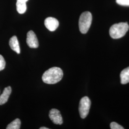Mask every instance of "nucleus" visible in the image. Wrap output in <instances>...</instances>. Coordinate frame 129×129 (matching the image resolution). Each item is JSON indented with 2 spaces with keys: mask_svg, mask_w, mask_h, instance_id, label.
Listing matches in <instances>:
<instances>
[{
  "mask_svg": "<svg viewBox=\"0 0 129 129\" xmlns=\"http://www.w3.org/2000/svg\"><path fill=\"white\" fill-rule=\"evenodd\" d=\"M63 77L62 70L58 67H53L47 70L43 74L42 80L48 84H54L58 82Z\"/></svg>",
  "mask_w": 129,
  "mask_h": 129,
  "instance_id": "nucleus-1",
  "label": "nucleus"
},
{
  "mask_svg": "<svg viewBox=\"0 0 129 129\" xmlns=\"http://www.w3.org/2000/svg\"><path fill=\"white\" fill-rule=\"evenodd\" d=\"M129 29V26L127 23H116L110 28V35L113 39H119L124 36Z\"/></svg>",
  "mask_w": 129,
  "mask_h": 129,
  "instance_id": "nucleus-2",
  "label": "nucleus"
},
{
  "mask_svg": "<svg viewBox=\"0 0 129 129\" xmlns=\"http://www.w3.org/2000/svg\"><path fill=\"white\" fill-rule=\"evenodd\" d=\"M92 20V14L89 12H85L81 14L78 22L80 32L83 34L88 32L91 26Z\"/></svg>",
  "mask_w": 129,
  "mask_h": 129,
  "instance_id": "nucleus-3",
  "label": "nucleus"
},
{
  "mask_svg": "<svg viewBox=\"0 0 129 129\" xmlns=\"http://www.w3.org/2000/svg\"><path fill=\"white\" fill-rule=\"evenodd\" d=\"M91 106V101L88 97L82 98L79 102V112L82 119H85L88 116Z\"/></svg>",
  "mask_w": 129,
  "mask_h": 129,
  "instance_id": "nucleus-4",
  "label": "nucleus"
},
{
  "mask_svg": "<svg viewBox=\"0 0 129 129\" xmlns=\"http://www.w3.org/2000/svg\"><path fill=\"white\" fill-rule=\"evenodd\" d=\"M49 117L52 121L55 124L61 125L63 123V118L60 111L57 109H52L49 111Z\"/></svg>",
  "mask_w": 129,
  "mask_h": 129,
  "instance_id": "nucleus-5",
  "label": "nucleus"
},
{
  "mask_svg": "<svg viewBox=\"0 0 129 129\" xmlns=\"http://www.w3.org/2000/svg\"><path fill=\"white\" fill-rule=\"evenodd\" d=\"M26 43L30 48H36L39 46V43L37 37L33 31H30L27 34Z\"/></svg>",
  "mask_w": 129,
  "mask_h": 129,
  "instance_id": "nucleus-6",
  "label": "nucleus"
},
{
  "mask_svg": "<svg viewBox=\"0 0 129 129\" xmlns=\"http://www.w3.org/2000/svg\"><path fill=\"white\" fill-rule=\"evenodd\" d=\"M45 25L46 28L50 31H55L59 26V22L56 19L49 17L45 20Z\"/></svg>",
  "mask_w": 129,
  "mask_h": 129,
  "instance_id": "nucleus-7",
  "label": "nucleus"
},
{
  "mask_svg": "<svg viewBox=\"0 0 129 129\" xmlns=\"http://www.w3.org/2000/svg\"><path fill=\"white\" fill-rule=\"evenodd\" d=\"M11 92L12 88L11 87L9 86L5 88L3 94L0 96V105H3L7 102Z\"/></svg>",
  "mask_w": 129,
  "mask_h": 129,
  "instance_id": "nucleus-8",
  "label": "nucleus"
},
{
  "mask_svg": "<svg viewBox=\"0 0 129 129\" xmlns=\"http://www.w3.org/2000/svg\"><path fill=\"white\" fill-rule=\"evenodd\" d=\"M9 46L11 49L17 54L20 53V48L18 40L16 36H13L10 38L9 40Z\"/></svg>",
  "mask_w": 129,
  "mask_h": 129,
  "instance_id": "nucleus-9",
  "label": "nucleus"
},
{
  "mask_svg": "<svg viewBox=\"0 0 129 129\" xmlns=\"http://www.w3.org/2000/svg\"><path fill=\"white\" fill-rule=\"evenodd\" d=\"M120 82L122 84L129 83V67L123 69L120 74Z\"/></svg>",
  "mask_w": 129,
  "mask_h": 129,
  "instance_id": "nucleus-10",
  "label": "nucleus"
},
{
  "mask_svg": "<svg viewBox=\"0 0 129 129\" xmlns=\"http://www.w3.org/2000/svg\"><path fill=\"white\" fill-rule=\"evenodd\" d=\"M21 120L19 119H16L10 124L6 127L7 129H19L21 127Z\"/></svg>",
  "mask_w": 129,
  "mask_h": 129,
  "instance_id": "nucleus-11",
  "label": "nucleus"
},
{
  "mask_svg": "<svg viewBox=\"0 0 129 129\" xmlns=\"http://www.w3.org/2000/svg\"><path fill=\"white\" fill-rule=\"evenodd\" d=\"M16 10L19 14H23L26 12L27 6L26 3L16 2Z\"/></svg>",
  "mask_w": 129,
  "mask_h": 129,
  "instance_id": "nucleus-12",
  "label": "nucleus"
},
{
  "mask_svg": "<svg viewBox=\"0 0 129 129\" xmlns=\"http://www.w3.org/2000/svg\"><path fill=\"white\" fill-rule=\"evenodd\" d=\"M110 127L111 129H123L124 128L121 125L118 124L115 122H112L110 124Z\"/></svg>",
  "mask_w": 129,
  "mask_h": 129,
  "instance_id": "nucleus-13",
  "label": "nucleus"
},
{
  "mask_svg": "<svg viewBox=\"0 0 129 129\" xmlns=\"http://www.w3.org/2000/svg\"><path fill=\"white\" fill-rule=\"evenodd\" d=\"M6 62L4 57L0 55V71L5 69Z\"/></svg>",
  "mask_w": 129,
  "mask_h": 129,
  "instance_id": "nucleus-14",
  "label": "nucleus"
},
{
  "mask_svg": "<svg viewBox=\"0 0 129 129\" xmlns=\"http://www.w3.org/2000/svg\"><path fill=\"white\" fill-rule=\"evenodd\" d=\"M116 3L120 5L129 6V0H116Z\"/></svg>",
  "mask_w": 129,
  "mask_h": 129,
  "instance_id": "nucleus-15",
  "label": "nucleus"
},
{
  "mask_svg": "<svg viewBox=\"0 0 129 129\" xmlns=\"http://www.w3.org/2000/svg\"><path fill=\"white\" fill-rule=\"evenodd\" d=\"M28 0H17V2H20V3H26Z\"/></svg>",
  "mask_w": 129,
  "mask_h": 129,
  "instance_id": "nucleus-16",
  "label": "nucleus"
},
{
  "mask_svg": "<svg viewBox=\"0 0 129 129\" xmlns=\"http://www.w3.org/2000/svg\"><path fill=\"white\" fill-rule=\"evenodd\" d=\"M40 129H49V128H46V127H40Z\"/></svg>",
  "mask_w": 129,
  "mask_h": 129,
  "instance_id": "nucleus-17",
  "label": "nucleus"
}]
</instances>
